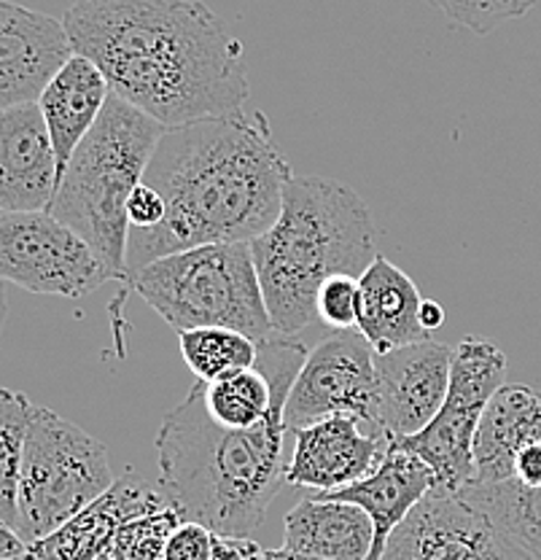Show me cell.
<instances>
[{
    "instance_id": "obj_35",
    "label": "cell",
    "mask_w": 541,
    "mask_h": 560,
    "mask_svg": "<svg viewBox=\"0 0 541 560\" xmlns=\"http://www.w3.org/2000/svg\"><path fill=\"white\" fill-rule=\"evenodd\" d=\"M5 291H3V280H0V331H3V324H5Z\"/></svg>"
},
{
    "instance_id": "obj_11",
    "label": "cell",
    "mask_w": 541,
    "mask_h": 560,
    "mask_svg": "<svg viewBox=\"0 0 541 560\" xmlns=\"http://www.w3.org/2000/svg\"><path fill=\"white\" fill-rule=\"evenodd\" d=\"M383 560H528L461 493L436 488L388 539Z\"/></svg>"
},
{
    "instance_id": "obj_13",
    "label": "cell",
    "mask_w": 541,
    "mask_h": 560,
    "mask_svg": "<svg viewBox=\"0 0 541 560\" xmlns=\"http://www.w3.org/2000/svg\"><path fill=\"white\" fill-rule=\"evenodd\" d=\"M73 46L62 20L0 0V114L38 103Z\"/></svg>"
},
{
    "instance_id": "obj_34",
    "label": "cell",
    "mask_w": 541,
    "mask_h": 560,
    "mask_svg": "<svg viewBox=\"0 0 541 560\" xmlns=\"http://www.w3.org/2000/svg\"><path fill=\"white\" fill-rule=\"evenodd\" d=\"M261 560H324V558H313V556H305V552L281 547V550H264L261 552Z\"/></svg>"
},
{
    "instance_id": "obj_28",
    "label": "cell",
    "mask_w": 541,
    "mask_h": 560,
    "mask_svg": "<svg viewBox=\"0 0 541 560\" xmlns=\"http://www.w3.org/2000/svg\"><path fill=\"white\" fill-rule=\"evenodd\" d=\"M216 530L197 521H184L173 530L165 547V560H213Z\"/></svg>"
},
{
    "instance_id": "obj_24",
    "label": "cell",
    "mask_w": 541,
    "mask_h": 560,
    "mask_svg": "<svg viewBox=\"0 0 541 560\" xmlns=\"http://www.w3.org/2000/svg\"><path fill=\"white\" fill-rule=\"evenodd\" d=\"M36 405L25 394L0 388V521L16 530L20 521V475L27 429Z\"/></svg>"
},
{
    "instance_id": "obj_27",
    "label": "cell",
    "mask_w": 541,
    "mask_h": 560,
    "mask_svg": "<svg viewBox=\"0 0 541 560\" xmlns=\"http://www.w3.org/2000/svg\"><path fill=\"white\" fill-rule=\"evenodd\" d=\"M361 289L358 278L331 276L326 278L316 294V315L321 324L334 331L358 329Z\"/></svg>"
},
{
    "instance_id": "obj_5",
    "label": "cell",
    "mask_w": 541,
    "mask_h": 560,
    "mask_svg": "<svg viewBox=\"0 0 541 560\" xmlns=\"http://www.w3.org/2000/svg\"><path fill=\"white\" fill-rule=\"evenodd\" d=\"M167 127L110 95L101 119L79 143L46 208L95 248L114 280H125L130 219L127 200L143 184Z\"/></svg>"
},
{
    "instance_id": "obj_10",
    "label": "cell",
    "mask_w": 541,
    "mask_h": 560,
    "mask_svg": "<svg viewBox=\"0 0 541 560\" xmlns=\"http://www.w3.org/2000/svg\"><path fill=\"white\" fill-rule=\"evenodd\" d=\"M375 359L377 353L358 329L337 331L329 340L318 342L291 383L283 410L291 434L316 420L353 416L372 434L386 436L380 429V383Z\"/></svg>"
},
{
    "instance_id": "obj_9",
    "label": "cell",
    "mask_w": 541,
    "mask_h": 560,
    "mask_svg": "<svg viewBox=\"0 0 541 560\" xmlns=\"http://www.w3.org/2000/svg\"><path fill=\"white\" fill-rule=\"evenodd\" d=\"M0 280L49 296L92 294L114 280L90 243L49 210L0 213Z\"/></svg>"
},
{
    "instance_id": "obj_4",
    "label": "cell",
    "mask_w": 541,
    "mask_h": 560,
    "mask_svg": "<svg viewBox=\"0 0 541 560\" xmlns=\"http://www.w3.org/2000/svg\"><path fill=\"white\" fill-rule=\"evenodd\" d=\"M272 329L294 337L318 320L316 294L331 276H364L375 221L358 191L329 178H291L275 224L251 241Z\"/></svg>"
},
{
    "instance_id": "obj_32",
    "label": "cell",
    "mask_w": 541,
    "mask_h": 560,
    "mask_svg": "<svg viewBox=\"0 0 541 560\" xmlns=\"http://www.w3.org/2000/svg\"><path fill=\"white\" fill-rule=\"evenodd\" d=\"M27 545L9 523L0 521V560H22Z\"/></svg>"
},
{
    "instance_id": "obj_6",
    "label": "cell",
    "mask_w": 541,
    "mask_h": 560,
    "mask_svg": "<svg viewBox=\"0 0 541 560\" xmlns=\"http://www.w3.org/2000/svg\"><path fill=\"white\" fill-rule=\"evenodd\" d=\"M127 283L176 331L224 326L256 342L275 335L251 243H211L167 254Z\"/></svg>"
},
{
    "instance_id": "obj_19",
    "label": "cell",
    "mask_w": 541,
    "mask_h": 560,
    "mask_svg": "<svg viewBox=\"0 0 541 560\" xmlns=\"http://www.w3.org/2000/svg\"><path fill=\"white\" fill-rule=\"evenodd\" d=\"M108 97L110 86L106 75L101 73L95 62L81 55H71V60L57 70L55 79L40 92L38 108L44 114L51 145H55L60 178L71 162L73 151L101 119Z\"/></svg>"
},
{
    "instance_id": "obj_2",
    "label": "cell",
    "mask_w": 541,
    "mask_h": 560,
    "mask_svg": "<svg viewBox=\"0 0 541 560\" xmlns=\"http://www.w3.org/2000/svg\"><path fill=\"white\" fill-rule=\"evenodd\" d=\"M294 178L264 114H235L167 127L145 171L165 197V221L130 232L127 272L211 243H251L278 221Z\"/></svg>"
},
{
    "instance_id": "obj_23",
    "label": "cell",
    "mask_w": 541,
    "mask_h": 560,
    "mask_svg": "<svg viewBox=\"0 0 541 560\" xmlns=\"http://www.w3.org/2000/svg\"><path fill=\"white\" fill-rule=\"evenodd\" d=\"M180 355L197 381L213 383L232 372L251 370L259 361V342L224 326H200L178 331Z\"/></svg>"
},
{
    "instance_id": "obj_8",
    "label": "cell",
    "mask_w": 541,
    "mask_h": 560,
    "mask_svg": "<svg viewBox=\"0 0 541 560\" xmlns=\"http://www.w3.org/2000/svg\"><path fill=\"white\" fill-rule=\"evenodd\" d=\"M506 381V355L482 337H463L452 350L450 388L432 423L393 440L434 471L439 488L458 493L474 477V442L487 401Z\"/></svg>"
},
{
    "instance_id": "obj_18",
    "label": "cell",
    "mask_w": 541,
    "mask_h": 560,
    "mask_svg": "<svg viewBox=\"0 0 541 560\" xmlns=\"http://www.w3.org/2000/svg\"><path fill=\"white\" fill-rule=\"evenodd\" d=\"M358 331L377 355L428 340L421 326V291L391 259L377 254L358 278Z\"/></svg>"
},
{
    "instance_id": "obj_16",
    "label": "cell",
    "mask_w": 541,
    "mask_h": 560,
    "mask_svg": "<svg viewBox=\"0 0 541 560\" xmlns=\"http://www.w3.org/2000/svg\"><path fill=\"white\" fill-rule=\"evenodd\" d=\"M60 184L55 145L38 103L0 114V213L46 210Z\"/></svg>"
},
{
    "instance_id": "obj_7",
    "label": "cell",
    "mask_w": 541,
    "mask_h": 560,
    "mask_svg": "<svg viewBox=\"0 0 541 560\" xmlns=\"http://www.w3.org/2000/svg\"><path fill=\"white\" fill-rule=\"evenodd\" d=\"M114 482L101 440L49 407H36L22 455L16 534L25 545L44 539L101 499Z\"/></svg>"
},
{
    "instance_id": "obj_15",
    "label": "cell",
    "mask_w": 541,
    "mask_h": 560,
    "mask_svg": "<svg viewBox=\"0 0 541 560\" xmlns=\"http://www.w3.org/2000/svg\"><path fill=\"white\" fill-rule=\"evenodd\" d=\"M167 506H176L167 490L154 488L127 469L101 499L92 501L44 539L27 545L22 560H97L127 521Z\"/></svg>"
},
{
    "instance_id": "obj_1",
    "label": "cell",
    "mask_w": 541,
    "mask_h": 560,
    "mask_svg": "<svg viewBox=\"0 0 541 560\" xmlns=\"http://www.w3.org/2000/svg\"><path fill=\"white\" fill-rule=\"evenodd\" d=\"M73 55L165 127L243 114V44L200 0H75L62 16Z\"/></svg>"
},
{
    "instance_id": "obj_20",
    "label": "cell",
    "mask_w": 541,
    "mask_h": 560,
    "mask_svg": "<svg viewBox=\"0 0 541 560\" xmlns=\"http://www.w3.org/2000/svg\"><path fill=\"white\" fill-rule=\"evenodd\" d=\"M531 442H541V394L531 385L504 383L477 429L471 482L509 480L511 460Z\"/></svg>"
},
{
    "instance_id": "obj_3",
    "label": "cell",
    "mask_w": 541,
    "mask_h": 560,
    "mask_svg": "<svg viewBox=\"0 0 541 560\" xmlns=\"http://www.w3.org/2000/svg\"><path fill=\"white\" fill-rule=\"evenodd\" d=\"M286 399H278L254 429H226L208 416L202 383L167 412L154 447L160 480L186 521L221 536H254L286 482L283 420Z\"/></svg>"
},
{
    "instance_id": "obj_25",
    "label": "cell",
    "mask_w": 541,
    "mask_h": 560,
    "mask_svg": "<svg viewBox=\"0 0 541 560\" xmlns=\"http://www.w3.org/2000/svg\"><path fill=\"white\" fill-rule=\"evenodd\" d=\"M184 521L186 517L178 506L132 517L116 530L106 552L97 560H165L167 541Z\"/></svg>"
},
{
    "instance_id": "obj_12",
    "label": "cell",
    "mask_w": 541,
    "mask_h": 560,
    "mask_svg": "<svg viewBox=\"0 0 541 560\" xmlns=\"http://www.w3.org/2000/svg\"><path fill=\"white\" fill-rule=\"evenodd\" d=\"M452 350L428 337L377 355L380 429L388 442L417 434L442 410L450 388Z\"/></svg>"
},
{
    "instance_id": "obj_29",
    "label": "cell",
    "mask_w": 541,
    "mask_h": 560,
    "mask_svg": "<svg viewBox=\"0 0 541 560\" xmlns=\"http://www.w3.org/2000/svg\"><path fill=\"white\" fill-rule=\"evenodd\" d=\"M167 206L165 197L151 184H138L136 191L127 200V219H130V232H149L165 221Z\"/></svg>"
},
{
    "instance_id": "obj_30",
    "label": "cell",
    "mask_w": 541,
    "mask_h": 560,
    "mask_svg": "<svg viewBox=\"0 0 541 560\" xmlns=\"http://www.w3.org/2000/svg\"><path fill=\"white\" fill-rule=\"evenodd\" d=\"M509 480L522 488H541V442H531L515 455Z\"/></svg>"
},
{
    "instance_id": "obj_26",
    "label": "cell",
    "mask_w": 541,
    "mask_h": 560,
    "mask_svg": "<svg viewBox=\"0 0 541 560\" xmlns=\"http://www.w3.org/2000/svg\"><path fill=\"white\" fill-rule=\"evenodd\" d=\"M428 5L458 27L477 35H487L504 22L528 14L537 0H426Z\"/></svg>"
},
{
    "instance_id": "obj_22",
    "label": "cell",
    "mask_w": 541,
    "mask_h": 560,
    "mask_svg": "<svg viewBox=\"0 0 541 560\" xmlns=\"http://www.w3.org/2000/svg\"><path fill=\"white\" fill-rule=\"evenodd\" d=\"M458 493L482 512L528 560H541V488L515 480L469 482Z\"/></svg>"
},
{
    "instance_id": "obj_17",
    "label": "cell",
    "mask_w": 541,
    "mask_h": 560,
    "mask_svg": "<svg viewBox=\"0 0 541 560\" xmlns=\"http://www.w3.org/2000/svg\"><path fill=\"white\" fill-rule=\"evenodd\" d=\"M436 488H439V480L417 455L401 451L393 442H388V451L377 464V469L366 475L364 480L313 495L361 506L369 515L372 525H375V545H372L366 560H383V552H386L393 530Z\"/></svg>"
},
{
    "instance_id": "obj_21",
    "label": "cell",
    "mask_w": 541,
    "mask_h": 560,
    "mask_svg": "<svg viewBox=\"0 0 541 560\" xmlns=\"http://www.w3.org/2000/svg\"><path fill=\"white\" fill-rule=\"evenodd\" d=\"M375 545V525L356 504L302 499L286 515L289 550L324 560H366Z\"/></svg>"
},
{
    "instance_id": "obj_14",
    "label": "cell",
    "mask_w": 541,
    "mask_h": 560,
    "mask_svg": "<svg viewBox=\"0 0 541 560\" xmlns=\"http://www.w3.org/2000/svg\"><path fill=\"white\" fill-rule=\"evenodd\" d=\"M364 429L358 418L331 416L294 431L289 486L329 493L372 475L388 451V440Z\"/></svg>"
},
{
    "instance_id": "obj_31",
    "label": "cell",
    "mask_w": 541,
    "mask_h": 560,
    "mask_svg": "<svg viewBox=\"0 0 541 560\" xmlns=\"http://www.w3.org/2000/svg\"><path fill=\"white\" fill-rule=\"evenodd\" d=\"M261 547L251 536H221L216 534L213 560H261Z\"/></svg>"
},
{
    "instance_id": "obj_33",
    "label": "cell",
    "mask_w": 541,
    "mask_h": 560,
    "mask_svg": "<svg viewBox=\"0 0 541 560\" xmlns=\"http://www.w3.org/2000/svg\"><path fill=\"white\" fill-rule=\"evenodd\" d=\"M445 324V307L436 300H423L421 302V326L432 335V331L439 329Z\"/></svg>"
}]
</instances>
